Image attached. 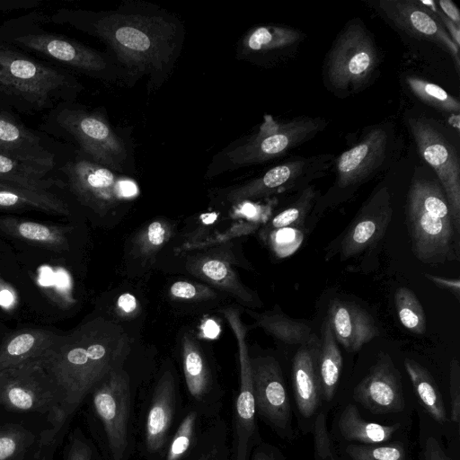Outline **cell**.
Listing matches in <instances>:
<instances>
[{
  "label": "cell",
  "instance_id": "obj_11",
  "mask_svg": "<svg viewBox=\"0 0 460 460\" xmlns=\"http://www.w3.org/2000/svg\"><path fill=\"white\" fill-rule=\"evenodd\" d=\"M62 170L77 199L99 214H105L119 202L138 193L133 181L120 177L116 172L93 161L81 159L69 162Z\"/></svg>",
  "mask_w": 460,
  "mask_h": 460
},
{
  "label": "cell",
  "instance_id": "obj_41",
  "mask_svg": "<svg viewBox=\"0 0 460 460\" xmlns=\"http://www.w3.org/2000/svg\"><path fill=\"white\" fill-rule=\"evenodd\" d=\"M172 235L170 225L164 220H155L145 227L136 240V248L143 256L154 254L169 241Z\"/></svg>",
  "mask_w": 460,
  "mask_h": 460
},
{
  "label": "cell",
  "instance_id": "obj_5",
  "mask_svg": "<svg viewBox=\"0 0 460 460\" xmlns=\"http://www.w3.org/2000/svg\"><path fill=\"white\" fill-rule=\"evenodd\" d=\"M91 394L102 428L108 460H129L134 447V391L129 373L125 367L112 372Z\"/></svg>",
  "mask_w": 460,
  "mask_h": 460
},
{
  "label": "cell",
  "instance_id": "obj_49",
  "mask_svg": "<svg viewBox=\"0 0 460 460\" xmlns=\"http://www.w3.org/2000/svg\"><path fill=\"white\" fill-rule=\"evenodd\" d=\"M435 4L443 14L460 26V13L454 2L451 0H438Z\"/></svg>",
  "mask_w": 460,
  "mask_h": 460
},
{
  "label": "cell",
  "instance_id": "obj_37",
  "mask_svg": "<svg viewBox=\"0 0 460 460\" xmlns=\"http://www.w3.org/2000/svg\"><path fill=\"white\" fill-rule=\"evenodd\" d=\"M405 83L411 93L423 103L439 112L458 118L460 113L458 99L439 85L413 75L406 76Z\"/></svg>",
  "mask_w": 460,
  "mask_h": 460
},
{
  "label": "cell",
  "instance_id": "obj_19",
  "mask_svg": "<svg viewBox=\"0 0 460 460\" xmlns=\"http://www.w3.org/2000/svg\"><path fill=\"white\" fill-rule=\"evenodd\" d=\"M391 196L386 186L371 194L351 221L340 244L341 260H347L372 246L385 234L392 218Z\"/></svg>",
  "mask_w": 460,
  "mask_h": 460
},
{
  "label": "cell",
  "instance_id": "obj_21",
  "mask_svg": "<svg viewBox=\"0 0 460 460\" xmlns=\"http://www.w3.org/2000/svg\"><path fill=\"white\" fill-rule=\"evenodd\" d=\"M326 318L337 342L349 352L359 350L380 333L371 314L352 302L332 300Z\"/></svg>",
  "mask_w": 460,
  "mask_h": 460
},
{
  "label": "cell",
  "instance_id": "obj_48",
  "mask_svg": "<svg viewBox=\"0 0 460 460\" xmlns=\"http://www.w3.org/2000/svg\"><path fill=\"white\" fill-rule=\"evenodd\" d=\"M424 460H452L443 451L434 438H429L425 446Z\"/></svg>",
  "mask_w": 460,
  "mask_h": 460
},
{
  "label": "cell",
  "instance_id": "obj_20",
  "mask_svg": "<svg viewBox=\"0 0 460 460\" xmlns=\"http://www.w3.org/2000/svg\"><path fill=\"white\" fill-rule=\"evenodd\" d=\"M354 398L371 412L385 414L404 409L401 376L391 358L381 353L368 374L355 387Z\"/></svg>",
  "mask_w": 460,
  "mask_h": 460
},
{
  "label": "cell",
  "instance_id": "obj_35",
  "mask_svg": "<svg viewBox=\"0 0 460 460\" xmlns=\"http://www.w3.org/2000/svg\"><path fill=\"white\" fill-rule=\"evenodd\" d=\"M404 367L425 410L437 421L445 422L447 418L442 396L430 373L411 358H405Z\"/></svg>",
  "mask_w": 460,
  "mask_h": 460
},
{
  "label": "cell",
  "instance_id": "obj_40",
  "mask_svg": "<svg viewBox=\"0 0 460 460\" xmlns=\"http://www.w3.org/2000/svg\"><path fill=\"white\" fill-rule=\"evenodd\" d=\"M33 440L32 435L19 426L0 429V460H16Z\"/></svg>",
  "mask_w": 460,
  "mask_h": 460
},
{
  "label": "cell",
  "instance_id": "obj_47",
  "mask_svg": "<svg viewBox=\"0 0 460 460\" xmlns=\"http://www.w3.org/2000/svg\"><path fill=\"white\" fill-rule=\"evenodd\" d=\"M429 280H430L436 286L447 289L456 296L457 299L460 297V280L456 279H446L440 276L425 273L424 275Z\"/></svg>",
  "mask_w": 460,
  "mask_h": 460
},
{
  "label": "cell",
  "instance_id": "obj_45",
  "mask_svg": "<svg viewBox=\"0 0 460 460\" xmlns=\"http://www.w3.org/2000/svg\"><path fill=\"white\" fill-rule=\"evenodd\" d=\"M315 449L322 458H332L331 443L326 429L325 416L320 412L314 427Z\"/></svg>",
  "mask_w": 460,
  "mask_h": 460
},
{
  "label": "cell",
  "instance_id": "obj_46",
  "mask_svg": "<svg viewBox=\"0 0 460 460\" xmlns=\"http://www.w3.org/2000/svg\"><path fill=\"white\" fill-rule=\"evenodd\" d=\"M93 451L88 441L82 437L71 440L66 460H93Z\"/></svg>",
  "mask_w": 460,
  "mask_h": 460
},
{
  "label": "cell",
  "instance_id": "obj_23",
  "mask_svg": "<svg viewBox=\"0 0 460 460\" xmlns=\"http://www.w3.org/2000/svg\"><path fill=\"white\" fill-rule=\"evenodd\" d=\"M14 40L30 49L82 70L98 72L106 68V61L101 54L58 35L28 34L19 36Z\"/></svg>",
  "mask_w": 460,
  "mask_h": 460
},
{
  "label": "cell",
  "instance_id": "obj_33",
  "mask_svg": "<svg viewBox=\"0 0 460 460\" xmlns=\"http://www.w3.org/2000/svg\"><path fill=\"white\" fill-rule=\"evenodd\" d=\"M202 418L188 405L175 426L160 460H188L200 435Z\"/></svg>",
  "mask_w": 460,
  "mask_h": 460
},
{
  "label": "cell",
  "instance_id": "obj_52",
  "mask_svg": "<svg viewBox=\"0 0 460 460\" xmlns=\"http://www.w3.org/2000/svg\"><path fill=\"white\" fill-rule=\"evenodd\" d=\"M249 460H275L270 451L261 443L251 453Z\"/></svg>",
  "mask_w": 460,
  "mask_h": 460
},
{
  "label": "cell",
  "instance_id": "obj_43",
  "mask_svg": "<svg viewBox=\"0 0 460 460\" xmlns=\"http://www.w3.org/2000/svg\"><path fill=\"white\" fill-rule=\"evenodd\" d=\"M169 294L172 298L183 301H205L217 296V293L209 286L187 280L173 282L169 288Z\"/></svg>",
  "mask_w": 460,
  "mask_h": 460
},
{
  "label": "cell",
  "instance_id": "obj_31",
  "mask_svg": "<svg viewBox=\"0 0 460 460\" xmlns=\"http://www.w3.org/2000/svg\"><path fill=\"white\" fill-rule=\"evenodd\" d=\"M342 367V356L330 323L325 317L321 327L318 354V376L321 396L331 401L334 395Z\"/></svg>",
  "mask_w": 460,
  "mask_h": 460
},
{
  "label": "cell",
  "instance_id": "obj_26",
  "mask_svg": "<svg viewBox=\"0 0 460 460\" xmlns=\"http://www.w3.org/2000/svg\"><path fill=\"white\" fill-rule=\"evenodd\" d=\"M59 336L45 329H23L9 335L0 345V371L40 361Z\"/></svg>",
  "mask_w": 460,
  "mask_h": 460
},
{
  "label": "cell",
  "instance_id": "obj_30",
  "mask_svg": "<svg viewBox=\"0 0 460 460\" xmlns=\"http://www.w3.org/2000/svg\"><path fill=\"white\" fill-rule=\"evenodd\" d=\"M246 312L254 319L258 327L283 343L303 345L314 335L308 324L290 318L279 305L263 313L251 309H246Z\"/></svg>",
  "mask_w": 460,
  "mask_h": 460
},
{
  "label": "cell",
  "instance_id": "obj_27",
  "mask_svg": "<svg viewBox=\"0 0 460 460\" xmlns=\"http://www.w3.org/2000/svg\"><path fill=\"white\" fill-rule=\"evenodd\" d=\"M54 160H28L0 154V181L33 191H49L61 182L47 178Z\"/></svg>",
  "mask_w": 460,
  "mask_h": 460
},
{
  "label": "cell",
  "instance_id": "obj_12",
  "mask_svg": "<svg viewBox=\"0 0 460 460\" xmlns=\"http://www.w3.org/2000/svg\"><path fill=\"white\" fill-rule=\"evenodd\" d=\"M182 411L176 376L171 368L159 375L145 411L141 454L146 460H160Z\"/></svg>",
  "mask_w": 460,
  "mask_h": 460
},
{
  "label": "cell",
  "instance_id": "obj_28",
  "mask_svg": "<svg viewBox=\"0 0 460 460\" xmlns=\"http://www.w3.org/2000/svg\"><path fill=\"white\" fill-rule=\"evenodd\" d=\"M0 154L28 160H54L40 138L8 114L0 112Z\"/></svg>",
  "mask_w": 460,
  "mask_h": 460
},
{
  "label": "cell",
  "instance_id": "obj_24",
  "mask_svg": "<svg viewBox=\"0 0 460 460\" xmlns=\"http://www.w3.org/2000/svg\"><path fill=\"white\" fill-rule=\"evenodd\" d=\"M320 338L314 335L300 345L292 363L294 394L297 408L304 417H311L317 409L321 391L318 376Z\"/></svg>",
  "mask_w": 460,
  "mask_h": 460
},
{
  "label": "cell",
  "instance_id": "obj_51",
  "mask_svg": "<svg viewBox=\"0 0 460 460\" xmlns=\"http://www.w3.org/2000/svg\"><path fill=\"white\" fill-rule=\"evenodd\" d=\"M16 302V296L12 288L0 280V305L5 308L13 307Z\"/></svg>",
  "mask_w": 460,
  "mask_h": 460
},
{
  "label": "cell",
  "instance_id": "obj_4",
  "mask_svg": "<svg viewBox=\"0 0 460 460\" xmlns=\"http://www.w3.org/2000/svg\"><path fill=\"white\" fill-rule=\"evenodd\" d=\"M380 61L372 33L360 19H352L337 35L325 57L324 84L341 98L359 93L374 80Z\"/></svg>",
  "mask_w": 460,
  "mask_h": 460
},
{
  "label": "cell",
  "instance_id": "obj_7",
  "mask_svg": "<svg viewBox=\"0 0 460 460\" xmlns=\"http://www.w3.org/2000/svg\"><path fill=\"white\" fill-rule=\"evenodd\" d=\"M397 145L395 128L391 122L367 128L359 139L334 158L335 181L332 191L345 193L386 169Z\"/></svg>",
  "mask_w": 460,
  "mask_h": 460
},
{
  "label": "cell",
  "instance_id": "obj_16",
  "mask_svg": "<svg viewBox=\"0 0 460 460\" xmlns=\"http://www.w3.org/2000/svg\"><path fill=\"white\" fill-rule=\"evenodd\" d=\"M66 84L58 71L9 49H0V88L42 105Z\"/></svg>",
  "mask_w": 460,
  "mask_h": 460
},
{
  "label": "cell",
  "instance_id": "obj_13",
  "mask_svg": "<svg viewBox=\"0 0 460 460\" xmlns=\"http://www.w3.org/2000/svg\"><path fill=\"white\" fill-rule=\"evenodd\" d=\"M335 156L320 154L311 156H295L265 172L258 178L230 190L228 201L236 203L262 198L274 192L311 185L332 169Z\"/></svg>",
  "mask_w": 460,
  "mask_h": 460
},
{
  "label": "cell",
  "instance_id": "obj_25",
  "mask_svg": "<svg viewBox=\"0 0 460 460\" xmlns=\"http://www.w3.org/2000/svg\"><path fill=\"white\" fill-rule=\"evenodd\" d=\"M305 34L284 25H261L252 29L242 40L245 57L269 58L280 60L294 56Z\"/></svg>",
  "mask_w": 460,
  "mask_h": 460
},
{
  "label": "cell",
  "instance_id": "obj_34",
  "mask_svg": "<svg viewBox=\"0 0 460 460\" xmlns=\"http://www.w3.org/2000/svg\"><path fill=\"white\" fill-rule=\"evenodd\" d=\"M0 208H32L61 216L69 215L67 204L49 191H33L16 186L0 189Z\"/></svg>",
  "mask_w": 460,
  "mask_h": 460
},
{
  "label": "cell",
  "instance_id": "obj_10",
  "mask_svg": "<svg viewBox=\"0 0 460 460\" xmlns=\"http://www.w3.org/2000/svg\"><path fill=\"white\" fill-rule=\"evenodd\" d=\"M237 343L239 387L233 406V429L230 460H249L253 448L261 443L256 422V407L252 387L251 356L247 345V326L234 307L223 310Z\"/></svg>",
  "mask_w": 460,
  "mask_h": 460
},
{
  "label": "cell",
  "instance_id": "obj_18",
  "mask_svg": "<svg viewBox=\"0 0 460 460\" xmlns=\"http://www.w3.org/2000/svg\"><path fill=\"white\" fill-rule=\"evenodd\" d=\"M257 414L276 432L290 430L291 408L281 367L271 356L251 357Z\"/></svg>",
  "mask_w": 460,
  "mask_h": 460
},
{
  "label": "cell",
  "instance_id": "obj_15",
  "mask_svg": "<svg viewBox=\"0 0 460 460\" xmlns=\"http://www.w3.org/2000/svg\"><path fill=\"white\" fill-rule=\"evenodd\" d=\"M375 9L393 26L411 37L433 43L453 59L456 72L460 69L459 47L455 44L434 12L422 1L380 0Z\"/></svg>",
  "mask_w": 460,
  "mask_h": 460
},
{
  "label": "cell",
  "instance_id": "obj_9",
  "mask_svg": "<svg viewBox=\"0 0 460 460\" xmlns=\"http://www.w3.org/2000/svg\"><path fill=\"white\" fill-rule=\"evenodd\" d=\"M328 121L320 117H296L276 121L265 115L259 131L228 154L235 165H252L281 158L324 130Z\"/></svg>",
  "mask_w": 460,
  "mask_h": 460
},
{
  "label": "cell",
  "instance_id": "obj_39",
  "mask_svg": "<svg viewBox=\"0 0 460 460\" xmlns=\"http://www.w3.org/2000/svg\"><path fill=\"white\" fill-rule=\"evenodd\" d=\"M317 196L318 192L314 185L302 189L296 200L272 218L270 227L279 230L301 224Z\"/></svg>",
  "mask_w": 460,
  "mask_h": 460
},
{
  "label": "cell",
  "instance_id": "obj_2",
  "mask_svg": "<svg viewBox=\"0 0 460 460\" xmlns=\"http://www.w3.org/2000/svg\"><path fill=\"white\" fill-rule=\"evenodd\" d=\"M118 58L139 71H161L176 49V22L162 15L112 12L94 24Z\"/></svg>",
  "mask_w": 460,
  "mask_h": 460
},
{
  "label": "cell",
  "instance_id": "obj_22",
  "mask_svg": "<svg viewBox=\"0 0 460 460\" xmlns=\"http://www.w3.org/2000/svg\"><path fill=\"white\" fill-rule=\"evenodd\" d=\"M187 270L208 286L224 291L252 308L261 307L259 296L240 280L231 263L218 254H197L186 261Z\"/></svg>",
  "mask_w": 460,
  "mask_h": 460
},
{
  "label": "cell",
  "instance_id": "obj_6",
  "mask_svg": "<svg viewBox=\"0 0 460 460\" xmlns=\"http://www.w3.org/2000/svg\"><path fill=\"white\" fill-rule=\"evenodd\" d=\"M408 129L422 159L431 167L450 207L460 232V154L449 129L424 115H410Z\"/></svg>",
  "mask_w": 460,
  "mask_h": 460
},
{
  "label": "cell",
  "instance_id": "obj_36",
  "mask_svg": "<svg viewBox=\"0 0 460 460\" xmlns=\"http://www.w3.org/2000/svg\"><path fill=\"white\" fill-rule=\"evenodd\" d=\"M188 460H230L228 428L224 420L218 417L208 421Z\"/></svg>",
  "mask_w": 460,
  "mask_h": 460
},
{
  "label": "cell",
  "instance_id": "obj_50",
  "mask_svg": "<svg viewBox=\"0 0 460 460\" xmlns=\"http://www.w3.org/2000/svg\"><path fill=\"white\" fill-rule=\"evenodd\" d=\"M137 307V299L133 295L129 293H124L120 295L117 300L118 310L119 313H122L125 315L133 314Z\"/></svg>",
  "mask_w": 460,
  "mask_h": 460
},
{
  "label": "cell",
  "instance_id": "obj_42",
  "mask_svg": "<svg viewBox=\"0 0 460 460\" xmlns=\"http://www.w3.org/2000/svg\"><path fill=\"white\" fill-rule=\"evenodd\" d=\"M352 460H405V451L401 444L391 446L350 445L346 449Z\"/></svg>",
  "mask_w": 460,
  "mask_h": 460
},
{
  "label": "cell",
  "instance_id": "obj_38",
  "mask_svg": "<svg viewBox=\"0 0 460 460\" xmlns=\"http://www.w3.org/2000/svg\"><path fill=\"white\" fill-rule=\"evenodd\" d=\"M394 304L400 323L404 328L418 335L426 332L425 312L411 289L399 288L394 294Z\"/></svg>",
  "mask_w": 460,
  "mask_h": 460
},
{
  "label": "cell",
  "instance_id": "obj_8",
  "mask_svg": "<svg viewBox=\"0 0 460 460\" xmlns=\"http://www.w3.org/2000/svg\"><path fill=\"white\" fill-rule=\"evenodd\" d=\"M0 405L13 411L48 412L58 423L67 417L60 388L39 361L0 371Z\"/></svg>",
  "mask_w": 460,
  "mask_h": 460
},
{
  "label": "cell",
  "instance_id": "obj_14",
  "mask_svg": "<svg viewBox=\"0 0 460 460\" xmlns=\"http://www.w3.org/2000/svg\"><path fill=\"white\" fill-rule=\"evenodd\" d=\"M58 122L93 162L114 172L122 171L127 157L125 146L100 115L64 110L58 116Z\"/></svg>",
  "mask_w": 460,
  "mask_h": 460
},
{
  "label": "cell",
  "instance_id": "obj_29",
  "mask_svg": "<svg viewBox=\"0 0 460 460\" xmlns=\"http://www.w3.org/2000/svg\"><path fill=\"white\" fill-rule=\"evenodd\" d=\"M0 230L13 237L56 252L68 248L65 227L4 217H0Z\"/></svg>",
  "mask_w": 460,
  "mask_h": 460
},
{
  "label": "cell",
  "instance_id": "obj_1",
  "mask_svg": "<svg viewBox=\"0 0 460 460\" xmlns=\"http://www.w3.org/2000/svg\"><path fill=\"white\" fill-rule=\"evenodd\" d=\"M130 351L126 331L97 317L60 334L39 362L60 388L68 416L105 377L125 367Z\"/></svg>",
  "mask_w": 460,
  "mask_h": 460
},
{
  "label": "cell",
  "instance_id": "obj_44",
  "mask_svg": "<svg viewBox=\"0 0 460 460\" xmlns=\"http://www.w3.org/2000/svg\"><path fill=\"white\" fill-rule=\"evenodd\" d=\"M449 393L451 398V419L456 423L460 420V364L457 359L450 362Z\"/></svg>",
  "mask_w": 460,
  "mask_h": 460
},
{
  "label": "cell",
  "instance_id": "obj_3",
  "mask_svg": "<svg viewBox=\"0 0 460 460\" xmlns=\"http://www.w3.org/2000/svg\"><path fill=\"white\" fill-rule=\"evenodd\" d=\"M406 223L415 257L426 264L459 260V234L437 178L415 172L406 199Z\"/></svg>",
  "mask_w": 460,
  "mask_h": 460
},
{
  "label": "cell",
  "instance_id": "obj_32",
  "mask_svg": "<svg viewBox=\"0 0 460 460\" xmlns=\"http://www.w3.org/2000/svg\"><path fill=\"white\" fill-rule=\"evenodd\" d=\"M338 426L342 437L347 440L359 441L365 444H376L390 439L400 428V424L381 425L362 419L358 408L349 403L342 411Z\"/></svg>",
  "mask_w": 460,
  "mask_h": 460
},
{
  "label": "cell",
  "instance_id": "obj_17",
  "mask_svg": "<svg viewBox=\"0 0 460 460\" xmlns=\"http://www.w3.org/2000/svg\"><path fill=\"white\" fill-rule=\"evenodd\" d=\"M181 348L189 405L198 411L202 420L210 421L218 418L224 391L205 353L191 334L182 336Z\"/></svg>",
  "mask_w": 460,
  "mask_h": 460
}]
</instances>
